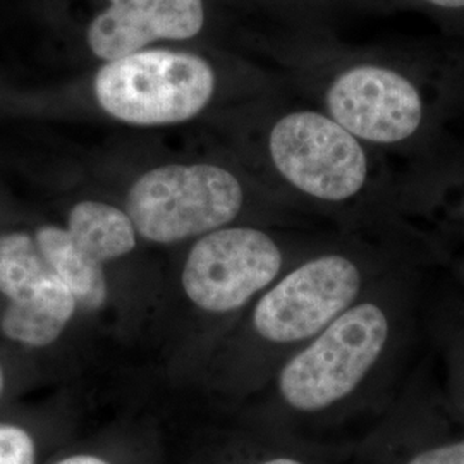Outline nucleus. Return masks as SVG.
Segmentation results:
<instances>
[{
  "label": "nucleus",
  "instance_id": "nucleus-1",
  "mask_svg": "<svg viewBox=\"0 0 464 464\" xmlns=\"http://www.w3.org/2000/svg\"><path fill=\"white\" fill-rule=\"evenodd\" d=\"M456 67L351 59L322 82V109L360 141L398 145L427 124L435 107L459 95Z\"/></svg>",
  "mask_w": 464,
  "mask_h": 464
},
{
  "label": "nucleus",
  "instance_id": "nucleus-18",
  "mask_svg": "<svg viewBox=\"0 0 464 464\" xmlns=\"http://www.w3.org/2000/svg\"><path fill=\"white\" fill-rule=\"evenodd\" d=\"M4 389H5V372H4V366H2V362H0V399H2V394H4Z\"/></svg>",
  "mask_w": 464,
  "mask_h": 464
},
{
  "label": "nucleus",
  "instance_id": "nucleus-3",
  "mask_svg": "<svg viewBox=\"0 0 464 464\" xmlns=\"http://www.w3.org/2000/svg\"><path fill=\"white\" fill-rule=\"evenodd\" d=\"M243 205L239 178L210 162L151 167L134 179L124 199L138 236L155 245H174L227 227Z\"/></svg>",
  "mask_w": 464,
  "mask_h": 464
},
{
  "label": "nucleus",
  "instance_id": "nucleus-10",
  "mask_svg": "<svg viewBox=\"0 0 464 464\" xmlns=\"http://www.w3.org/2000/svg\"><path fill=\"white\" fill-rule=\"evenodd\" d=\"M52 274L64 282L83 314H99L109 301L105 266L76 245L64 224H42L34 231Z\"/></svg>",
  "mask_w": 464,
  "mask_h": 464
},
{
  "label": "nucleus",
  "instance_id": "nucleus-15",
  "mask_svg": "<svg viewBox=\"0 0 464 464\" xmlns=\"http://www.w3.org/2000/svg\"><path fill=\"white\" fill-rule=\"evenodd\" d=\"M410 464H464V442L425 450Z\"/></svg>",
  "mask_w": 464,
  "mask_h": 464
},
{
  "label": "nucleus",
  "instance_id": "nucleus-13",
  "mask_svg": "<svg viewBox=\"0 0 464 464\" xmlns=\"http://www.w3.org/2000/svg\"><path fill=\"white\" fill-rule=\"evenodd\" d=\"M36 448L30 431L0 423V464H34Z\"/></svg>",
  "mask_w": 464,
  "mask_h": 464
},
{
  "label": "nucleus",
  "instance_id": "nucleus-12",
  "mask_svg": "<svg viewBox=\"0 0 464 464\" xmlns=\"http://www.w3.org/2000/svg\"><path fill=\"white\" fill-rule=\"evenodd\" d=\"M53 277L34 231L0 232V296L26 298Z\"/></svg>",
  "mask_w": 464,
  "mask_h": 464
},
{
  "label": "nucleus",
  "instance_id": "nucleus-16",
  "mask_svg": "<svg viewBox=\"0 0 464 464\" xmlns=\"http://www.w3.org/2000/svg\"><path fill=\"white\" fill-rule=\"evenodd\" d=\"M53 464H111L107 463L105 459H102L99 456H92V454H74V456H69L64 458L61 461Z\"/></svg>",
  "mask_w": 464,
  "mask_h": 464
},
{
  "label": "nucleus",
  "instance_id": "nucleus-5",
  "mask_svg": "<svg viewBox=\"0 0 464 464\" xmlns=\"http://www.w3.org/2000/svg\"><path fill=\"white\" fill-rule=\"evenodd\" d=\"M389 337L377 304L346 310L282 368V398L299 411H316L346 398L375 365Z\"/></svg>",
  "mask_w": 464,
  "mask_h": 464
},
{
  "label": "nucleus",
  "instance_id": "nucleus-2",
  "mask_svg": "<svg viewBox=\"0 0 464 464\" xmlns=\"http://www.w3.org/2000/svg\"><path fill=\"white\" fill-rule=\"evenodd\" d=\"M226 80L222 66L203 52L155 45L100 64L93 99L121 124L166 128L207 112L222 99Z\"/></svg>",
  "mask_w": 464,
  "mask_h": 464
},
{
  "label": "nucleus",
  "instance_id": "nucleus-4",
  "mask_svg": "<svg viewBox=\"0 0 464 464\" xmlns=\"http://www.w3.org/2000/svg\"><path fill=\"white\" fill-rule=\"evenodd\" d=\"M266 149L281 178L312 198L341 203L360 195L368 181L365 143L324 109L281 114L268 130Z\"/></svg>",
  "mask_w": 464,
  "mask_h": 464
},
{
  "label": "nucleus",
  "instance_id": "nucleus-14",
  "mask_svg": "<svg viewBox=\"0 0 464 464\" xmlns=\"http://www.w3.org/2000/svg\"><path fill=\"white\" fill-rule=\"evenodd\" d=\"M456 30H464V0H399Z\"/></svg>",
  "mask_w": 464,
  "mask_h": 464
},
{
  "label": "nucleus",
  "instance_id": "nucleus-11",
  "mask_svg": "<svg viewBox=\"0 0 464 464\" xmlns=\"http://www.w3.org/2000/svg\"><path fill=\"white\" fill-rule=\"evenodd\" d=\"M64 226L76 245L103 266L133 253L140 237L124 207L103 199L76 201Z\"/></svg>",
  "mask_w": 464,
  "mask_h": 464
},
{
  "label": "nucleus",
  "instance_id": "nucleus-7",
  "mask_svg": "<svg viewBox=\"0 0 464 464\" xmlns=\"http://www.w3.org/2000/svg\"><path fill=\"white\" fill-rule=\"evenodd\" d=\"M362 285L360 270L339 255L298 266L255 308L256 332L270 343H296L325 331L346 312Z\"/></svg>",
  "mask_w": 464,
  "mask_h": 464
},
{
  "label": "nucleus",
  "instance_id": "nucleus-9",
  "mask_svg": "<svg viewBox=\"0 0 464 464\" xmlns=\"http://www.w3.org/2000/svg\"><path fill=\"white\" fill-rule=\"evenodd\" d=\"M80 312L74 295L53 276L30 296L5 303L0 334L21 348H49L66 334Z\"/></svg>",
  "mask_w": 464,
  "mask_h": 464
},
{
  "label": "nucleus",
  "instance_id": "nucleus-6",
  "mask_svg": "<svg viewBox=\"0 0 464 464\" xmlns=\"http://www.w3.org/2000/svg\"><path fill=\"white\" fill-rule=\"evenodd\" d=\"M282 255L274 239L251 227H222L198 237L184 262V295L203 312L241 308L279 274Z\"/></svg>",
  "mask_w": 464,
  "mask_h": 464
},
{
  "label": "nucleus",
  "instance_id": "nucleus-17",
  "mask_svg": "<svg viewBox=\"0 0 464 464\" xmlns=\"http://www.w3.org/2000/svg\"><path fill=\"white\" fill-rule=\"evenodd\" d=\"M262 464H301L298 461H295V459H289V458H277V459H270V461H266V463Z\"/></svg>",
  "mask_w": 464,
  "mask_h": 464
},
{
  "label": "nucleus",
  "instance_id": "nucleus-8",
  "mask_svg": "<svg viewBox=\"0 0 464 464\" xmlns=\"http://www.w3.org/2000/svg\"><path fill=\"white\" fill-rule=\"evenodd\" d=\"M208 0H103L84 28L100 64L155 45H179L207 32Z\"/></svg>",
  "mask_w": 464,
  "mask_h": 464
}]
</instances>
